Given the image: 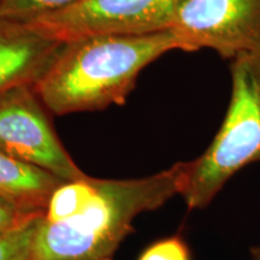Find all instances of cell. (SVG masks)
I'll return each instance as SVG.
<instances>
[{
  "mask_svg": "<svg viewBox=\"0 0 260 260\" xmlns=\"http://www.w3.org/2000/svg\"><path fill=\"white\" fill-rule=\"evenodd\" d=\"M31 86L0 98V151L51 172L65 182L87 176L61 145Z\"/></svg>",
  "mask_w": 260,
  "mask_h": 260,
  "instance_id": "6",
  "label": "cell"
},
{
  "mask_svg": "<svg viewBox=\"0 0 260 260\" xmlns=\"http://www.w3.org/2000/svg\"><path fill=\"white\" fill-rule=\"evenodd\" d=\"M96 189V178L86 176L74 182H64L52 194L45 218L50 222L76 216L92 200Z\"/></svg>",
  "mask_w": 260,
  "mask_h": 260,
  "instance_id": "9",
  "label": "cell"
},
{
  "mask_svg": "<svg viewBox=\"0 0 260 260\" xmlns=\"http://www.w3.org/2000/svg\"><path fill=\"white\" fill-rule=\"evenodd\" d=\"M230 71L225 118L204 154L188 161L182 195L189 210L206 207L237 171L260 161V53L236 57Z\"/></svg>",
  "mask_w": 260,
  "mask_h": 260,
  "instance_id": "3",
  "label": "cell"
},
{
  "mask_svg": "<svg viewBox=\"0 0 260 260\" xmlns=\"http://www.w3.org/2000/svg\"><path fill=\"white\" fill-rule=\"evenodd\" d=\"M65 181L0 151V197L46 214L52 194Z\"/></svg>",
  "mask_w": 260,
  "mask_h": 260,
  "instance_id": "8",
  "label": "cell"
},
{
  "mask_svg": "<svg viewBox=\"0 0 260 260\" xmlns=\"http://www.w3.org/2000/svg\"><path fill=\"white\" fill-rule=\"evenodd\" d=\"M170 30L186 52L211 48L232 60L260 53V0H183Z\"/></svg>",
  "mask_w": 260,
  "mask_h": 260,
  "instance_id": "5",
  "label": "cell"
},
{
  "mask_svg": "<svg viewBox=\"0 0 260 260\" xmlns=\"http://www.w3.org/2000/svg\"><path fill=\"white\" fill-rule=\"evenodd\" d=\"M102 260H111L110 258H106V259H102Z\"/></svg>",
  "mask_w": 260,
  "mask_h": 260,
  "instance_id": "15",
  "label": "cell"
},
{
  "mask_svg": "<svg viewBox=\"0 0 260 260\" xmlns=\"http://www.w3.org/2000/svg\"><path fill=\"white\" fill-rule=\"evenodd\" d=\"M63 42L27 22L0 17V98L34 86L60 51Z\"/></svg>",
  "mask_w": 260,
  "mask_h": 260,
  "instance_id": "7",
  "label": "cell"
},
{
  "mask_svg": "<svg viewBox=\"0 0 260 260\" xmlns=\"http://www.w3.org/2000/svg\"><path fill=\"white\" fill-rule=\"evenodd\" d=\"M183 0H79L27 23L54 40L144 35L170 29Z\"/></svg>",
  "mask_w": 260,
  "mask_h": 260,
  "instance_id": "4",
  "label": "cell"
},
{
  "mask_svg": "<svg viewBox=\"0 0 260 260\" xmlns=\"http://www.w3.org/2000/svg\"><path fill=\"white\" fill-rule=\"evenodd\" d=\"M174 50L183 46L170 29L75 39L63 42L32 89L57 116L123 105L141 70Z\"/></svg>",
  "mask_w": 260,
  "mask_h": 260,
  "instance_id": "1",
  "label": "cell"
},
{
  "mask_svg": "<svg viewBox=\"0 0 260 260\" xmlns=\"http://www.w3.org/2000/svg\"><path fill=\"white\" fill-rule=\"evenodd\" d=\"M44 218L35 217L23 226L0 234V260H34L35 243Z\"/></svg>",
  "mask_w": 260,
  "mask_h": 260,
  "instance_id": "10",
  "label": "cell"
},
{
  "mask_svg": "<svg viewBox=\"0 0 260 260\" xmlns=\"http://www.w3.org/2000/svg\"><path fill=\"white\" fill-rule=\"evenodd\" d=\"M79 0H3L0 17L30 22L39 16L67 8Z\"/></svg>",
  "mask_w": 260,
  "mask_h": 260,
  "instance_id": "11",
  "label": "cell"
},
{
  "mask_svg": "<svg viewBox=\"0 0 260 260\" xmlns=\"http://www.w3.org/2000/svg\"><path fill=\"white\" fill-rule=\"evenodd\" d=\"M188 162H177L136 180H98L92 200L76 216L42 220L34 260H102L110 258L133 232L138 214L153 211L183 193Z\"/></svg>",
  "mask_w": 260,
  "mask_h": 260,
  "instance_id": "2",
  "label": "cell"
},
{
  "mask_svg": "<svg viewBox=\"0 0 260 260\" xmlns=\"http://www.w3.org/2000/svg\"><path fill=\"white\" fill-rule=\"evenodd\" d=\"M252 259L253 260H260V245L255 248L252 249Z\"/></svg>",
  "mask_w": 260,
  "mask_h": 260,
  "instance_id": "14",
  "label": "cell"
},
{
  "mask_svg": "<svg viewBox=\"0 0 260 260\" xmlns=\"http://www.w3.org/2000/svg\"><path fill=\"white\" fill-rule=\"evenodd\" d=\"M2 3H3V0H0V5H2Z\"/></svg>",
  "mask_w": 260,
  "mask_h": 260,
  "instance_id": "16",
  "label": "cell"
},
{
  "mask_svg": "<svg viewBox=\"0 0 260 260\" xmlns=\"http://www.w3.org/2000/svg\"><path fill=\"white\" fill-rule=\"evenodd\" d=\"M140 260H190V254L186 242L172 236L153 243Z\"/></svg>",
  "mask_w": 260,
  "mask_h": 260,
  "instance_id": "13",
  "label": "cell"
},
{
  "mask_svg": "<svg viewBox=\"0 0 260 260\" xmlns=\"http://www.w3.org/2000/svg\"><path fill=\"white\" fill-rule=\"evenodd\" d=\"M40 216H45V213L27 209L14 201L0 197V234L23 226L32 218Z\"/></svg>",
  "mask_w": 260,
  "mask_h": 260,
  "instance_id": "12",
  "label": "cell"
}]
</instances>
